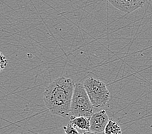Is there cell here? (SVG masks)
Listing matches in <instances>:
<instances>
[{
  "instance_id": "cell-4",
  "label": "cell",
  "mask_w": 152,
  "mask_h": 134,
  "mask_svg": "<svg viewBox=\"0 0 152 134\" xmlns=\"http://www.w3.org/2000/svg\"><path fill=\"white\" fill-rule=\"evenodd\" d=\"M110 119L106 110L96 112L90 118V131L97 133L104 132Z\"/></svg>"
},
{
  "instance_id": "cell-9",
  "label": "cell",
  "mask_w": 152,
  "mask_h": 134,
  "mask_svg": "<svg viewBox=\"0 0 152 134\" xmlns=\"http://www.w3.org/2000/svg\"><path fill=\"white\" fill-rule=\"evenodd\" d=\"M1 67H0V69L1 70H3L4 68H5V67H7V64H8V61L6 59V57L3 55V54L1 52Z\"/></svg>"
},
{
  "instance_id": "cell-3",
  "label": "cell",
  "mask_w": 152,
  "mask_h": 134,
  "mask_svg": "<svg viewBox=\"0 0 152 134\" xmlns=\"http://www.w3.org/2000/svg\"><path fill=\"white\" fill-rule=\"evenodd\" d=\"M83 85L94 107H103L107 104L110 93L104 82L94 78H88Z\"/></svg>"
},
{
  "instance_id": "cell-10",
  "label": "cell",
  "mask_w": 152,
  "mask_h": 134,
  "mask_svg": "<svg viewBox=\"0 0 152 134\" xmlns=\"http://www.w3.org/2000/svg\"><path fill=\"white\" fill-rule=\"evenodd\" d=\"M80 134H95V133L92 132H91V131H85V132H84L81 133Z\"/></svg>"
},
{
  "instance_id": "cell-7",
  "label": "cell",
  "mask_w": 152,
  "mask_h": 134,
  "mask_svg": "<svg viewBox=\"0 0 152 134\" xmlns=\"http://www.w3.org/2000/svg\"><path fill=\"white\" fill-rule=\"evenodd\" d=\"M105 134H122V129L117 122L110 119L104 130Z\"/></svg>"
},
{
  "instance_id": "cell-2",
  "label": "cell",
  "mask_w": 152,
  "mask_h": 134,
  "mask_svg": "<svg viewBox=\"0 0 152 134\" xmlns=\"http://www.w3.org/2000/svg\"><path fill=\"white\" fill-rule=\"evenodd\" d=\"M93 108L83 84H75L71 104L70 116L91 118L93 115Z\"/></svg>"
},
{
  "instance_id": "cell-6",
  "label": "cell",
  "mask_w": 152,
  "mask_h": 134,
  "mask_svg": "<svg viewBox=\"0 0 152 134\" xmlns=\"http://www.w3.org/2000/svg\"><path fill=\"white\" fill-rule=\"evenodd\" d=\"M70 123L76 128L90 131V118L70 116Z\"/></svg>"
},
{
  "instance_id": "cell-11",
  "label": "cell",
  "mask_w": 152,
  "mask_h": 134,
  "mask_svg": "<svg viewBox=\"0 0 152 134\" xmlns=\"http://www.w3.org/2000/svg\"><path fill=\"white\" fill-rule=\"evenodd\" d=\"M95 134H105V133H104V132H101V133H97Z\"/></svg>"
},
{
  "instance_id": "cell-5",
  "label": "cell",
  "mask_w": 152,
  "mask_h": 134,
  "mask_svg": "<svg viewBox=\"0 0 152 134\" xmlns=\"http://www.w3.org/2000/svg\"><path fill=\"white\" fill-rule=\"evenodd\" d=\"M109 2L116 9L126 14H130L142 7L146 3L144 0H110Z\"/></svg>"
},
{
  "instance_id": "cell-1",
  "label": "cell",
  "mask_w": 152,
  "mask_h": 134,
  "mask_svg": "<svg viewBox=\"0 0 152 134\" xmlns=\"http://www.w3.org/2000/svg\"><path fill=\"white\" fill-rule=\"evenodd\" d=\"M75 86L71 79L60 77L47 86L43 92V99L50 113L63 117L70 115Z\"/></svg>"
},
{
  "instance_id": "cell-8",
  "label": "cell",
  "mask_w": 152,
  "mask_h": 134,
  "mask_svg": "<svg viewBox=\"0 0 152 134\" xmlns=\"http://www.w3.org/2000/svg\"><path fill=\"white\" fill-rule=\"evenodd\" d=\"M64 131L65 134H80L78 130L72 125L71 123L67 126H64Z\"/></svg>"
}]
</instances>
